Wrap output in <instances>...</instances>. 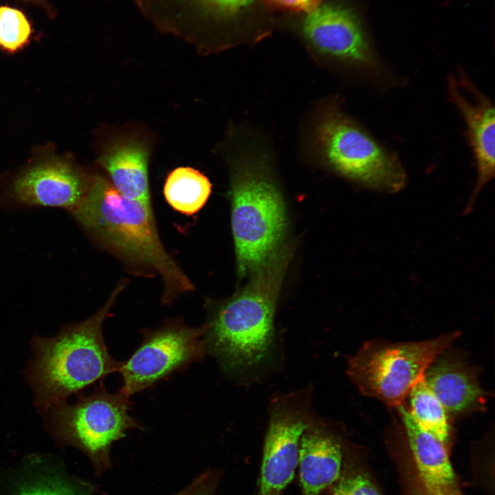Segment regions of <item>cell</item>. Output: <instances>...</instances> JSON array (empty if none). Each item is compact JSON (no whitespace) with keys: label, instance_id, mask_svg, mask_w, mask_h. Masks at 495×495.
<instances>
[{"label":"cell","instance_id":"cell-10","mask_svg":"<svg viewBox=\"0 0 495 495\" xmlns=\"http://www.w3.org/2000/svg\"><path fill=\"white\" fill-rule=\"evenodd\" d=\"M256 0H136L160 31L206 49L212 36L246 13Z\"/></svg>","mask_w":495,"mask_h":495},{"label":"cell","instance_id":"cell-22","mask_svg":"<svg viewBox=\"0 0 495 495\" xmlns=\"http://www.w3.org/2000/svg\"><path fill=\"white\" fill-rule=\"evenodd\" d=\"M327 492L329 495H382L368 472L346 448L340 476Z\"/></svg>","mask_w":495,"mask_h":495},{"label":"cell","instance_id":"cell-26","mask_svg":"<svg viewBox=\"0 0 495 495\" xmlns=\"http://www.w3.org/2000/svg\"><path fill=\"white\" fill-rule=\"evenodd\" d=\"M27 2L37 3V4H43L45 0H22Z\"/></svg>","mask_w":495,"mask_h":495},{"label":"cell","instance_id":"cell-16","mask_svg":"<svg viewBox=\"0 0 495 495\" xmlns=\"http://www.w3.org/2000/svg\"><path fill=\"white\" fill-rule=\"evenodd\" d=\"M443 353L426 371L427 386L448 414L461 415L483 408L485 395L476 373L461 358Z\"/></svg>","mask_w":495,"mask_h":495},{"label":"cell","instance_id":"cell-1","mask_svg":"<svg viewBox=\"0 0 495 495\" xmlns=\"http://www.w3.org/2000/svg\"><path fill=\"white\" fill-rule=\"evenodd\" d=\"M96 241L137 270L159 275L164 303L192 292V281L164 248L151 201L128 199L104 177H91L82 201L71 212Z\"/></svg>","mask_w":495,"mask_h":495},{"label":"cell","instance_id":"cell-20","mask_svg":"<svg viewBox=\"0 0 495 495\" xmlns=\"http://www.w3.org/2000/svg\"><path fill=\"white\" fill-rule=\"evenodd\" d=\"M408 395L410 406L408 410L416 423L448 446L451 430L448 414L427 386L424 377L412 387Z\"/></svg>","mask_w":495,"mask_h":495},{"label":"cell","instance_id":"cell-18","mask_svg":"<svg viewBox=\"0 0 495 495\" xmlns=\"http://www.w3.org/2000/svg\"><path fill=\"white\" fill-rule=\"evenodd\" d=\"M398 408L421 482L432 485H457L448 446L421 428L404 406Z\"/></svg>","mask_w":495,"mask_h":495},{"label":"cell","instance_id":"cell-12","mask_svg":"<svg viewBox=\"0 0 495 495\" xmlns=\"http://www.w3.org/2000/svg\"><path fill=\"white\" fill-rule=\"evenodd\" d=\"M302 30L308 42L321 54L368 72L380 66L357 16L346 6L320 5L307 13Z\"/></svg>","mask_w":495,"mask_h":495},{"label":"cell","instance_id":"cell-7","mask_svg":"<svg viewBox=\"0 0 495 495\" xmlns=\"http://www.w3.org/2000/svg\"><path fill=\"white\" fill-rule=\"evenodd\" d=\"M317 133L326 160L342 176L383 192L405 187L406 173L397 157L341 111L324 116Z\"/></svg>","mask_w":495,"mask_h":495},{"label":"cell","instance_id":"cell-15","mask_svg":"<svg viewBox=\"0 0 495 495\" xmlns=\"http://www.w3.org/2000/svg\"><path fill=\"white\" fill-rule=\"evenodd\" d=\"M0 495H89L60 461L32 455L0 472Z\"/></svg>","mask_w":495,"mask_h":495},{"label":"cell","instance_id":"cell-9","mask_svg":"<svg viewBox=\"0 0 495 495\" xmlns=\"http://www.w3.org/2000/svg\"><path fill=\"white\" fill-rule=\"evenodd\" d=\"M312 393L307 386L271 399L256 495H282L292 481L301 437L316 418Z\"/></svg>","mask_w":495,"mask_h":495},{"label":"cell","instance_id":"cell-2","mask_svg":"<svg viewBox=\"0 0 495 495\" xmlns=\"http://www.w3.org/2000/svg\"><path fill=\"white\" fill-rule=\"evenodd\" d=\"M124 287L121 282L105 304L86 320L64 326L53 337L32 338L34 358L25 375L33 392V404L41 412L118 371L120 362L108 351L102 327Z\"/></svg>","mask_w":495,"mask_h":495},{"label":"cell","instance_id":"cell-14","mask_svg":"<svg viewBox=\"0 0 495 495\" xmlns=\"http://www.w3.org/2000/svg\"><path fill=\"white\" fill-rule=\"evenodd\" d=\"M346 446L333 426L315 418L299 445L298 473L302 495H322L340 478Z\"/></svg>","mask_w":495,"mask_h":495},{"label":"cell","instance_id":"cell-19","mask_svg":"<svg viewBox=\"0 0 495 495\" xmlns=\"http://www.w3.org/2000/svg\"><path fill=\"white\" fill-rule=\"evenodd\" d=\"M211 190L212 184L203 173L191 167L181 166L171 171L166 177L164 195L174 210L191 215L204 207Z\"/></svg>","mask_w":495,"mask_h":495},{"label":"cell","instance_id":"cell-11","mask_svg":"<svg viewBox=\"0 0 495 495\" xmlns=\"http://www.w3.org/2000/svg\"><path fill=\"white\" fill-rule=\"evenodd\" d=\"M91 177L69 160L49 157L18 173L8 193L16 205L61 208L72 212L85 197Z\"/></svg>","mask_w":495,"mask_h":495},{"label":"cell","instance_id":"cell-4","mask_svg":"<svg viewBox=\"0 0 495 495\" xmlns=\"http://www.w3.org/2000/svg\"><path fill=\"white\" fill-rule=\"evenodd\" d=\"M130 397L119 390L109 393L103 382L89 395L80 393L73 404L55 405L43 414L45 428L60 447H74L89 460L95 474L111 468L113 443L133 428H141L129 413Z\"/></svg>","mask_w":495,"mask_h":495},{"label":"cell","instance_id":"cell-6","mask_svg":"<svg viewBox=\"0 0 495 495\" xmlns=\"http://www.w3.org/2000/svg\"><path fill=\"white\" fill-rule=\"evenodd\" d=\"M459 336L456 331L421 342H365L348 359L347 375L363 395L398 408L431 363Z\"/></svg>","mask_w":495,"mask_h":495},{"label":"cell","instance_id":"cell-27","mask_svg":"<svg viewBox=\"0 0 495 495\" xmlns=\"http://www.w3.org/2000/svg\"><path fill=\"white\" fill-rule=\"evenodd\" d=\"M185 490H186V487L173 495H182L184 493Z\"/></svg>","mask_w":495,"mask_h":495},{"label":"cell","instance_id":"cell-8","mask_svg":"<svg viewBox=\"0 0 495 495\" xmlns=\"http://www.w3.org/2000/svg\"><path fill=\"white\" fill-rule=\"evenodd\" d=\"M208 328V323L192 328L180 320H171L156 329L144 330L141 344L120 362L118 371L123 381L120 390L131 397L203 360Z\"/></svg>","mask_w":495,"mask_h":495},{"label":"cell","instance_id":"cell-25","mask_svg":"<svg viewBox=\"0 0 495 495\" xmlns=\"http://www.w3.org/2000/svg\"><path fill=\"white\" fill-rule=\"evenodd\" d=\"M415 495H461L457 485H432L424 484L416 490Z\"/></svg>","mask_w":495,"mask_h":495},{"label":"cell","instance_id":"cell-21","mask_svg":"<svg viewBox=\"0 0 495 495\" xmlns=\"http://www.w3.org/2000/svg\"><path fill=\"white\" fill-rule=\"evenodd\" d=\"M30 21L18 8L0 6V49L16 53L25 47L32 34Z\"/></svg>","mask_w":495,"mask_h":495},{"label":"cell","instance_id":"cell-3","mask_svg":"<svg viewBox=\"0 0 495 495\" xmlns=\"http://www.w3.org/2000/svg\"><path fill=\"white\" fill-rule=\"evenodd\" d=\"M293 250L292 244L279 248L208 322L206 353L224 369L254 366L268 353L274 338L276 305Z\"/></svg>","mask_w":495,"mask_h":495},{"label":"cell","instance_id":"cell-24","mask_svg":"<svg viewBox=\"0 0 495 495\" xmlns=\"http://www.w3.org/2000/svg\"><path fill=\"white\" fill-rule=\"evenodd\" d=\"M271 8L307 13L321 5L322 0H263Z\"/></svg>","mask_w":495,"mask_h":495},{"label":"cell","instance_id":"cell-5","mask_svg":"<svg viewBox=\"0 0 495 495\" xmlns=\"http://www.w3.org/2000/svg\"><path fill=\"white\" fill-rule=\"evenodd\" d=\"M230 195L237 271L243 277L282 246L287 226L285 206L278 188L258 164L236 169Z\"/></svg>","mask_w":495,"mask_h":495},{"label":"cell","instance_id":"cell-17","mask_svg":"<svg viewBox=\"0 0 495 495\" xmlns=\"http://www.w3.org/2000/svg\"><path fill=\"white\" fill-rule=\"evenodd\" d=\"M148 158L146 146L131 138L110 144L101 153L98 162L122 195L150 202Z\"/></svg>","mask_w":495,"mask_h":495},{"label":"cell","instance_id":"cell-13","mask_svg":"<svg viewBox=\"0 0 495 495\" xmlns=\"http://www.w3.org/2000/svg\"><path fill=\"white\" fill-rule=\"evenodd\" d=\"M450 99L461 112L476 166V181L464 213H469L487 183L494 177L495 113L493 104L459 72L448 82Z\"/></svg>","mask_w":495,"mask_h":495},{"label":"cell","instance_id":"cell-23","mask_svg":"<svg viewBox=\"0 0 495 495\" xmlns=\"http://www.w3.org/2000/svg\"><path fill=\"white\" fill-rule=\"evenodd\" d=\"M223 475L221 470H207L186 486L182 495H221L219 487Z\"/></svg>","mask_w":495,"mask_h":495}]
</instances>
